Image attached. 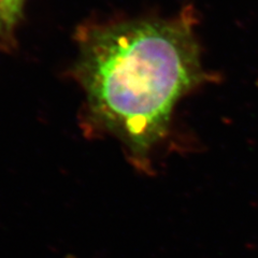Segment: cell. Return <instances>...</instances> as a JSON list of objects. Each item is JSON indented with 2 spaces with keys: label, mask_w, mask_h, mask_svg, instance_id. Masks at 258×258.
<instances>
[{
  "label": "cell",
  "mask_w": 258,
  "mask_h": 258,
  "mask_svg": "<svg viewBox=\"0 0 258 258\" xmlns=\"http://www.w3.org/2000/svg\"><path fill=\"white\" fill-rule=\"evenodd\" d=\"M23 2L24 0H0V7L3 8L5 13L14 25L22 10Z\"/></svg>",
  "instance_id": "cell-2"
},
{
  "label": "cell",
  "mask_w": 258,
  "mask_h": 258,
  "mask_svg": "<svg viewBox=\"0 0 258 258\" xmlns=\"http://www.w3.org/2000/svg\"><path fill=\"white\" fill-rule=\"evenodd\" d=\"M14 24L9 20L4 9L0 7V35L2 36H10L11 29L13 28Z\"/></svg>",
  "instance_id": "cell-3"
},
{
  "label": "cell",
  "mask_w": 258,
  "mask_h": 258,
  "mask_svg": "<svg viewBox=\"0 0 258 258\" xmlns=\"http://www.w3.org/2000/svg\"><path fill=\"white\" fill-rule=\"evenodd\" d=\"M191 20H135L79 32L76 71L87 116L136 158L164 138L176 102L206 78Z\"/></svg>",
  "instance_id": "cell-1"
}]
</instances>
